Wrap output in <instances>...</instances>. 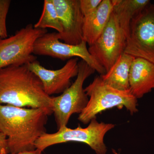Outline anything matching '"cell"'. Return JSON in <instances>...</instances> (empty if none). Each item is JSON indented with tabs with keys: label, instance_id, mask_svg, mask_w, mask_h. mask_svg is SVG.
Segmentation results:
<instances>
[{
	"label": "cell",
	"instance_id": "6da1fadb",
	"mask_svg": "<svg viewBox=\"0 0 154 154\" xmlns=\"http://www.w3.org/2000/svg\"><path fill=\"white\" fill-rule=\"evenodd\" d=\"M52 113L47 108L0 104V130L7 137L9 154L35 149L36 142L46 132L45 125Z\"/></svg>",
	"mask_w": 154,
	"mask_h": 154
},
{
	"label": "cell",
	"instance_id": "7a4b0ae2",
	"mask_svg": "<svg viewBox=\"0 0 154 154\" xmlns=\"http://www.w3.org/2000/svg\"><path fill=\"white\" fill-rule=\"evenodd\" d=\"M52 100L27 64L0 69V104L52 110Z\"/></svg>",
	"mask_w": 154,
	"mask_h": 154
},
{
	"label": "cell",
	"instance_id": "3957f363",
	"mask_svg": "<svg viewBox=\"0 0 154 154\" xmlns=\"http://www.w3.org/2000/svg\"><path fill=\"white\" fill-rule=\"evenodd\" d=\"M85 91L89 98L88 105L79 114L78 120L88 124L96 118V115L114 107L121 109L123 107L131 115L137 113V99L129 90L122 91L106 85L101 77L96 76L86 88Z\"/></svg>",
	"mask_w": 154,
	"mask_h": 154
},
{
	"label": "cell",
	"instance_id": "277c9868",
	"mask_svg": "<svg viewBox=\"0 0 154 154\" xmlns=\"http://www.w3.org/2000/svg\"><path fill=\"white\" fill-rule=\"evenodd\" d=\"M114 127L115 125L99 122L96 118H94L85 128L79 125L74 129L65 126L58 129L57 132L54 133H44L36 140L35 147L43 152L54 145L75 142L86 144L96 154H106L107 148L104 142V137L106 133Z\"/></svg>",
	"mask_w": 154,
	"mask_h": 154
},
{
	"label": "cell",
	"instance_id": "5b68a950",
	"mask_svg": "<svg viewBox=\"0 0 154 154\" xmlns=\"http://www.w3.org/2000/svg\"><path fill=\"white\" fill-rule=\"evenodd\" d=\"M96 71L85 61L79 62V72L73 83L61 95L52 97V111L57 129L67 126L74 113H81L88 105L89 97L83 88L85 80Z\"/></svg>",
	"mask_w": 154,
	"mask_h": 154
},
{
	"label": "cell",
	"instance_id": "8992f818",
	"mask_svg": "<svg viewBox=\"0 0 154 154\" xmlns=\"http://www.w3.org/2000/svg\"><path fill=\"white\" fill-rule=\"evenodd\" d=\"M47 32L46 29L35 28L30 24L14 35L0 38V69L28 64L36 60L37 57L33 54L34 44Z\"/></svg>",
	"mask_w": 154,
	"mask_h": 154
},
{
	"label": "cell",
	"instance_id": "52a82bcc",
	"mask_svg": "<svg viewBox=\"0 0 154 154\" xmlns=\"http://www.w3.org/2000/svg\"><path fill=\"white\" fill-rule=\"evenodd\" d=\"M124 53L154 63V4L150 3L131 20Z\"/></svg>",
	"mask_w": 154,
	"mask_h": 154
},
{
	"label": "cell",
	"instance_id": "ba28073f",
	"mask_svg": "<svg viewBox=\"0 0 154 154\" xmlns=\"http://www.w3.org/2000/svg\"><path fill=\"white\" fill-rule=\"evenodd\" d=\"M126 34L112 11L106 27L94 44L89 46L90 54L106 72L124 53Z\"/></svg>",
	"mask_w": 154,
	"mask_h": 154
},
{
	"label": "cell",
	"instance_id": "9c48e42d",
	"mask_svg": "<svg viewBox=\"0 0 154 154\" xmlns=\"http://www.w3.org/2000/svg\"><path fill=\"white\" fill-rule=\"evenodd\" d=\"M87 43L83 41L78 45H72L60 41L57 32L46 33L36 40L33 54L59 59L62 60L80 57L101 75L106 73L104 68L90 54Z\"/></svg>",
	"mask_w": 154,
	"mask_h": 154
},
{
	"label": "cell",
	"instance_id": "30bf717a",
	"mask_svg": "<svg viewBox=\"0 0 154 154\" xmlns=\"http://www.w3.org/2000/svg\"><path fill=\"white\" fill-rule=\"evenodd\" d=\"M79 59L69 60L61 68L48 69L37 60L28 64V68L41 80L45 92L49 96L61 94L72 85L71 80L79 72Z\"/></svg>",
	"mask_w": 154,
	"mask_h": 154
},
{
	"label": "cell",
	"instance_id": "8fae6325",
	"mask_svg": "<svg viewBox=\"0 0 154 154\" xmlns=\"http://www.w3.org/2000/svg\"><path fill=\"white\" fill-rule=\"evenodd\" d=\"M63 31L57 33L59 39L66 44L78 45L83 38V16L80 0H52Z\"/></svg>",
	"mask_w": 154,
	"mask_h": 154
},
{
	"label": "cell",
	"instance_id": "7c38bea8",
	"mask_svg": "<svg viewBox=\"0 0 154 154\" xmlns=\"http://www.w3.org/2000/svg\"><path fill=\"white\" fill-rule=\"evenodd\" d=\"M129 91L137 99L154 89V63L140 57H135L129 74Z\"/></svg>",
	"mask_w": 154,
	"mask_h": 154
},
{
	"label": "cell",
	"instance_id": "4fadbf2b",
	"mask_svg": "<svg viewBox=\"0 0 154 154\" xmlns=\"http://www.w3.org/2000/svg\"><path fill=\"white\" fill-rule=\"evenodd\" d=\"M113 11L112 0H102L94 13L84 17L83 40L92 45L101 35L107 25Z\"/></svg>",
	"mask_w": 154,
	"mask_h": 154
},
{
	"label": "cell",
	"instance_id": "5bb4252c",
	"mask_svg": "<svg viewBox=\"0 0 154 154\" xmlns=\"http://www.w3.org/2000/svg\"><path fill=\"white\" fill-rule=\"evenodd\" d=\"M135 58L128 54H122L111 68L100 75L105 84L114 89L122 91L129 90V74Z\"/></svg>",
	"mask_w": 154,
	"mask_h": 154
},
{
	"label": "cell",
	"instance_id": "9a60e30c",
	"mask_svg": "<svg viewBox=\"0 0 154 154\" xmlns=\"http://www.w3.org/2000/svg\"><path fill=\"white\" fill-rule=\"evenodd\" d=\"M113 12L127 38L132 19L151 3L149 0H112Z\"/></svg>",
	"mask_w": 154,
	"mask_h": 154
},
{
	"label": "cell",
	"instance_id": "2e32d148",
	"mask_svg": "<svg viewBox=\"0 0 154 154\" xmlns=\"http://www.w3.org/2000/svg\"><path fill=\"white\" fill-rule=\"evenodd\" d=\"M33 26L40 29L53 28L58 33L62 32V27L52 0H45L41 16Z\"/></svg>",
	"mask_w": 154,
	"mask_h": 154
},
{
	"label": "cell",
	"instance_id": "e0dca14e",
	"mask_svg": "<svg viewBox=\"0 0 154 154\" xmlns=\"http://www.w3.org/2000/svg\"><path fill=\"white\" fill-rule=\"evenodd\" d=\"M11 4V0H0V38L8 37L6 20Z\"/></svg>",
	"mask_w": 154,
	"mask_h": 154
},
{
	"label": "cell",
	"instance_id": "ac0fdd59",
	"mask_svg": "<svg viewBox=\"0 0 154 154\" xmlns=\"http://www.w3.org/2000/svg\"><path fill=\"white\" fill-rule=\"evenodd\" d=\"M102 2V0H80V8L84 17L94 13Z\"/></svg>",
	"mask_w": 154,
	"mask_h": 154
},
{
	"label": "cell",
	"instance_id": "d6986e66",
	"mask_svg": "<svg viewBox=\"0 0 154 154\" xmlns=\"http://www.w3.org/2000/svg\"><path fill=\"white\" fill-rule=\"evenodd\" d=\"M7 137L0 130V154H8Z\"/></svg>",
	"mask_w": 154,
	"mask_h": 154
},
{
	"label": "cell",
	"instance_id": "ffe728a7",
	"mask_svg": "<svg viewBox=\"0 0 154 154\" xmlns=\"http://www.w3.org/2000/svg\"><path fill=\"white\" fill-rule=\"evenodd\" d=\"M42 151L38 149H36L33 150L20 152L15 154H42Z\"/></svg>",
	"mask_w": 154,
	"mask_h": 154
}]
</instances>
